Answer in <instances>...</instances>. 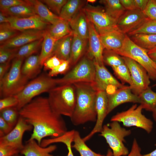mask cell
Here are the masks:
<instances>
[{"label":"cell","instance_id":"c3c4849f","mask_svg":"<svg viewBox=\"0 0 156 156\" xmlns=\"http://www.w3.org/2000/svg\"><path fill=\"white\" fill-rule=\"evenodd\" d=\"M29 3L28 0H0V10Z\"/></svg>","mask_w":156,"mask_h":156},{"label":"cell","instance_id":"52a82bcc","mask_svg":"<svg viewBox=\"0 0 156 156\" xmlns=\"http://www.w3.org/2000/svg\"><path fill=\"white\" fill-rule=\"evenodd\" d=\"M111 122L103 125L99 135L105 140L113 156H127L129 152L124 142L125 138L131 134V131L122 127L118 122Z\"/></svg>","mask_w":156,"mask_h":156},{"label":"cell","instance_id":"f5cc1de1","mask_svg":"<svg viewBox=\"0 0 156 156\" xmlns=\"http://www.w3.org/2000/svg\"><path fill=\"white\" fill-rule=\"evenodd\" d=\"M120 1L126 10H130L137 9L134 0H120Z\"/></svg>","mask_w":156,"mask_h":156},{"label":"cell","instance_id":"b9f144b4","mask_svg":"<svg viewBox=\"0 0 156 156\" xmlns=\"http://www.w3.org/2000/svg\"><path fill=\"white\" fill-rule=\"evenodd\" d=\"M19 48H8L0 46V63L10 62L15 57Z\"/></svg>","mask_w":156,"mask_h":156},{"label":"cell","instance_id":"60d3db41","mask_svg":"<svg viewBox=\"0 0 156 156\" xmlns=\"http://www.w3.org/2000/svg\"><path fill=\"white\" fill-rule=\"evenodd\" d=\"M74 131V130H72L67 131L62 135L54 139L55 143H62L66 145L68 150L67 155L66 156H74L72 149Z\"/></svg>","mask_w":156,"mask_h":156},{"label":"cell","instance_id":"ee69618b","mask_svg":"<svg viewBox=\"0 0 156 156\" xmlns=\"http://www.w3.org/2000/svg\"><path fill=\"white\" fill-rule=\"evenodd\" d=\"M70 68L69 60H65L62 64L50 70L48 75L49 77H52L59 74H65L70 70Z\"/></svg>","mask_w":156,"mask_h":156},{"label":"cell","instance_id":"9c48e42d","mask_svg":"<svg viewBox=\"0 0 156 156\" xmlns=\"http://www.w3.org/2000/svg\"><path fill=\"white\" fill-rule=\"evenodd\" d=\"M143 109L141 104L138 106L135 104L127 110L113 116L110 121L121 122L127 127H135L140 128L149 133L153 129V122L142 114Z\"/></svg>","mask_w":156,"mask_h":156},{"label":"cell","instance_id":"7dc6e473","mask_svg":"<svg viewBox=\"0 0 156 156\" xmlns=\"http://www.w3.org/2000/svg\"><path fill=\"white\" fill-rule=\"evenodd\" d=\"M64 61L60 59L55 55H53L47 59L44 63V70H51L62 64Z\"/></svg>","mask_w":156,"mask_h":156},{"label":"cell","instance_id":"f6af8a7d","mask_svg":"<svg viewBox=\"0 0 156 156\" xmlns=\"http://www.w3.org/2000/svg\"><path fill=\"white\" fill-rule=\"evenodd\" d=\"M142 12L147 17L156 21V0H148Z\"/></svg>","mask_w":156,"mask_h":156},{"label":"cell","instance_id":"5bb4252c","mask_svg":"<svg viewBox=\"0 0 156 156\" xmlns=\"http://www.w3.org/2000/svg\"><path fill=\"white\" fill-rule=\"evenodd\" d=\"M107 107L108 97L107 93L104 91H97L95 100L97 115L96 123L91 131L83 138L85 142L89 140L95 134L100 133L102 130L104 120L108 115Z\"/></svg>","mask_w":156,"mask_h":156},{"label":"cell","instance_id":"91938a15","mask_svg":"<svg viewBox=\"0 0 156 156\" xmlns=\"http://www.w3.org/2000/svg\"><path fill=\"white\" fill-rule=\"evenodd\" d=\"M152 112L153 119L156 122V106L152 111Z\"/></svg>","mask_w":156,"mask_h":156},{"label":"cell","instance_id":"9f6ffc18","mask_svg":"<svg viewBox=\"0 0 156 156\" xmlns=\"http://www.w3.org/2000/svg\"><path fill=\"white\" fill-rule=\"evenodd\" d=\"M148 54L150 58L156 64V47L148 51Z\"/></svg>","mask_w":156,"mask_h":156},{"label":"cell","instance_id":"5b68a950","mask_svg":"<svg viewBox=\"0 0 156 156\" xmlns=\"http://www.w3.org/2000/svg\"><path fill=\"white\" fill-rule=\"evenodd\" d=\"M96 68L93 59L86 53L81 59L62 77L56 79L57 85L73 84L94 81Z\"/></svg>","mask_w":156,"mask_h":156},{"label":"cell","instance_id":"9a60e30c","mask_svg":"<svg viewBox=\"0 0 156 156\" xmlns=\"http://www.w3.org/2000/svg\"><path fill=\"white\" fill-rule=\"evenodd\" d=\"M146 18L139 10H126L118 19L117 26L122 33L128 34L139 27Z\"/></svg>","mask_w":156,"mask_h":156},{"label":"cell","instance_id":"d6986e66","mask_svg":"<svg viewBox=\"0 0 156 156\" xmlns=\"http://www.w3.org/2000/svg\"><path fill=\"white\" fill-rule=\"evenodd\" d=\"M45 30H30L21 32L14 38L0 45V46L8 48H20L42 38Z\"/></svg>","mask_w":156,"mask_h":156},{"label":"cell","instance_id":"7c38bea8","mask_svg":"<svg viewBox=\"0 0 156 156\" xmlns=\"http://www.w3.org/2000/svg\"><path fill=\"white\" fill-rule=\"evenodd\" d=\"M94 62L96 73L94 81L92 83L97 91H105L108 95L125 86L118 81L104 65H100Z\"/></svg>","mask_w":156,"mask_h":156},{"label":"cell","instance_id":"681fc988","mask_svg":"<svg viewBox=\"0 0 156 156\" xmlns=\"http://www.w3.org/2000/svg\"><path fill=\"white\" fill-rule=\"evenodd\" d=\"M21 150L15 147L8 146H0V156H12L19 154Z\"/></svg>","mask_w":156,"mask_h":156},{"label":"cell","instance_id":"7bdbcfd3","mask_svg":"<svg viewBox=\"0 0 156 156\" xmlns=\"http://www.w3.org/2000/svg\"><path fill=\"white\" fill-rule=\"evenodd\" d=\"M55 14L59 16L61 10L67 0H40Z\"/></svg>","mask_w":156,"mask_h":156},{"label":"cell","instance_id":"4316f807","mask_svg":"<svg viewBox=\"0 0 156 156\" xmlns=\"http://www.w3.org/2000/svg\"><path fill=\"white\" fill-rule=\"evenodd\" d=\"M87 0H68L63 7L60 18L69 22L86 5Z\"/></svg>","mask_w":156,"mask_h":156},{"label":"cell","instance_id":"6125c7cd","mask_svg":"<svg viewBox=\"0 0 156 156\" xmlns=\"http://www.w3.org/2000/svg\"><path fill=\"white\" fill-rule=\"evenodd\" d=\"M96 0H87V2L91 3H94L96 1Z\"/></svg>","mask_w":156,"mask_h":156},{"label":"cell","instance_id":"ab89813d","mask_svg":"<svg viewBox=\"0 0 156 156\" xmlns=\"http://www.w3.org/2000/svg\"><path fill=\"white\" fill-rule=\"evenodd\" d=\"M115 74L122 82L131 85L132 81L129 69L124 63L119 66L112 67Z\"/></svg>","mask_w":156,"mask_h":156},{"label":"cell","instance_id":"db71d44e","mask_svg":"<svg viewBox=\"0 0 156 156\" xmlns=\"http://www.w3.org/2000/svg\"><path fill=\"white\" fill-rule=\"evenodd\" d=\"M10 62L0 64V81H1L9 70L11 64Z\"/></svg>","mask_w":156,"mask_h":156},{"label":"cell","instance_id":"8fae6325","mask_svg":"<svg viewBox=\"0 0 156 156\" xmlns=\"http://www.w3.org/2000/svg\"><path fill=\"white\" fill-rule=\"evenodd\" d=\"M83 9L89 20L99 33L118 29L117 21L108 15L104 9L87 4Z\"/></svg>","mask_w":156,"mask_h":156},{"label":"cell","instance_id":"277c9868","mask_svg":"<svg viewBox=\"0 0 156 156\" xmlns=\"http://www.w3.org/2000/svg\"><path fill=\"white\" fill-rule=\"evenodd\" d=\"M24 59L14 58L8 72L0 81L1 98L16 95L28 83L29 80L23 75L21 71Z\"/></svg>","mask_w":156,"mask_h":156},{"label":"cell","instance_id":"94428289","mask_svg":"<svg viewBox=\"0 0 156 156\" xmlns=\"http://www.w3.org/2000/svg\"><path fill=\"white\" fill-rule=\"evenodd\" d=\"M105 156H113L112 151L110 149L108 150L106 155Z\"/></svg>","mask_w":156,"mask_h":156},{"label":"cell","instance_id":"836d02e7","mask_svg":"<svg viewBox=\"0 0 156 156\" xmlns=\"http://www.w3.org/2000/svg\"><path fill=\"white\" fill-rule=\"evenodd\" d=\"M138 96L143 109L152 112L156 106V92L149 86Z\"/></svg>","mask_w":156,"mask_h":156},{"label":"cell","instance_id":"6f0895ef","mask_svg":"<svg viewBox=\"0 0 156 156\" xmlns=\"http://www.w3.org/2000/svg\"><path fill=\"white\" fill-rule=\"evenodd\" d=\"M9 23L8 17L1 12H0V24Z\"/></svg>","mask_w":156,"mask_h":156},{"label":"cell","instance_id":"603a6c76","mask_svg":"<svg viewBox=\"0 0 156 156\" xmlns=\"http://www.w3.org/2000/svg\"><path fill=\"white\" fill-rule=\"evenodd\" d=\"M83 8L69 22L73 32L82 38L88 40L89 20Z\"/></svg>","mask_w":156,"mask_h":156},{"label":"cell","instance_id":"cb8c5ba5","mask_svg":"<svg viewBox=\"0 0 156 156\" xmlns=\"http://www.w3.org/2000/svg\"><path fill=\"white\" fill-rule=\"evenodd\" d=\"M39 55H33L27 57L23 64L21 71L22 74L28 80L37 77L41 71Z\"/></svg>","mask_w":156,"mask_h":156},{"label":"cell","instance_id":"8d00e7d4","mask_svg":"<svg viewBox=\"0 0 156 156\" xmlns=\"http://www.w3.org/2000/svg\"><path fill=\"white\" fill-rule=\"evenodd\" d=\"M21 32L13 27L9 23L0 24V45L14 38Z\"/></svg>","mask_w":156,"mask_h":156},{"label":"cell","instance_id":"484cf974","mask_svg":"<svg viewBox=\"0 0 156 156\" xmlns=\"http://www.w3.org/2000/svg\"><path fill=\"white\" fill-rule=\"evenodd\" d=\"M36 15L45 22L52 24L60 18L51 11L40 0H29Z\"/></svg>","mask_w":156,"mask_h":156},{"label":"cell","instance_id":"83f0119b","mask_svg":"<svg viewBox=\"0 0 156 156\" xmlns=\"http://www.w3.org/2000/svg\"><path fill=\"white\" fill-rule=\"evenodd\" d=\"M46 30L53 37L57 40L73 32L69 22L60 18L49 25Z\"/></svg>","mask_w":156,"mask_h":156},{"label":"cell","instance_id":"ac0fdd59","mask_svg":"<svg viewBox=\"0 0 156 156\" xmlns=\"http://www.w3.org/2000/svg\"><path fill=\"white\" fill-rule=\"evenodd\" d=\"M8 17L11 25L21 32L30 30H45L50 24L42 21L36 14L24 18Z\"/></svg>","mask_w":156,"mask_h":156},{"label":"cell","instance_id":"30bf717a","mask_svg":"<svg viewBox=\"0 0 156 156\" xmlns=\"http://www.w3.org/2000/svg\"><path fill=\"white\" fill-rule=\"evenodd\" d=\"M122 57L131 75L132 84L129 86L131 91L138 96L149 86L150 77L146 70L138 63L129 57Z\"/></svg>","mask_w":156,"mask_h":156},{"label":"cell","instance_id":"680465c9","mask_svg":"<svg viewBox=\"0 0 156 156\" xmlns=\"http://www.w3.org/2000/svg\"><path fill=\"white\" fill-rule=\"evenodd\" d=\"M144 156H156V149L152 152L145 154Z\"/></svg>","mask_w":156,"mask_h":156},{"label":"cell","instance_id":"44dd1931","mask_svg":"<svg viewBox=\"0 0 156 156\" xmlns=\"http://www.w3.org/2000/svg\"><path fill=\"white\" fill-rule=\"evenodd\" d=\"M73 32V37L69 59L71 67H73L81 59L88 49V40L84 39Z\"/></svg>","mask_w":156,"mask_h":156},{"label":"cell","instance_id":"3957f363","mask_svg":"<svg viewBox=\"0 0 156 156\" xmlns=\"http://www.w3.org/2000/svg\"><path fill=\"white\" fill-rule=\"evenodd\" d=\"M48 93L47 98L53 110L59 115L70 118L76 103V91L74 84L56 86Z\"/></svg>","mask_w":156,"mask_h":156},{"label":"cell","instance_id":"74e56055","mask_svg":"<svg viewBox=\"0 0 156 156\" xmlns=\"http://www.w3.org/2000/svg\"><path fill=\"white\" fill-rule=\"evenodd\" d=\"M0 111V117L14 128L17 123L20 116L19 111L17 107L7 108Z\"/></svg>","mask_w":156,"mask_h":156},{"label":"cell","instance_id":"11a10c76","mask_svg":"<svg viewBox=\"0 0 156 156\" xmlns=\"http://www.w3.org/2000/svg\"><path fill=\"white\" fill-rule=\"evenodd\" d=\"M137 9L142 11L146 7L148 0H134Z\"/></svg>","mask_w":156,"mask_h":156},{"label":"cell","instance_id":"816d5d0a","mask_svg":"<svg viewBox=\"0 0 156 156\" xmlns=\"http://www.w3.org/2000/svg\"><path fill=\"white\" fill-rule=\"evenodd\" d=\"M127 156H144L141 153V148L135 138H134L130 151Z\"/></svg>","mask_w":156,"mask_h":156},{"label":"cell","instance_id":"f907efd6","mask_svg":"<svg viewBox=\"0 0 156 156\" xmlns=\"http://www.w3.org/2000/svg\"><path fill=\"white\" fill-rule=\"evenodd\" d=\"M13 127L0 117V136H3L9 133Z\"/></svg>","mask_w":156,"mask_h":156},{"label":"cell","instance_id":"4fadbf2b","mask_svg":"<svg viewBox=\"0 0 156 156\" xmlns=\"http://www.w3.org/2000/svg\"><path fill=\"white\" fill-rule=\"evenodd\" d=\"M32 129V126L20 116L17 123L12 130L7 134L0 137V146H10L21 151L24 146L23 143L24 134Z\"/></svg>","mask_w":156,"mask_h":156},{"label":"cell","instance_id":"ba28073f","mask_svg":"<svg viewBox=\"0 0 156 156\" xmlns=\"http://www.w3.org/2000/svg\"><path fill=\"white\" fill-rule=\"evenodd\" d=\"M148 51L135 44L126 34L122 47L115 52L136 61L146 70L150 79L156 80V64L148 56Z\"/></svg>","mask_w":156,"mask_h":156},{"label":"cell","instance_id":"d590c367","mask_svg":"<svg viewBox=\"0 0 156 156\" xmlns=\"http://www.w3.org/2000/svg\"><path fill=\"white\" fill-rule=\"evenodd\" d=\"M140 34H156V21L147 17L139 27L128 34L131 36Z\"/></svg>","mask_w":156,"mask_h":156},{"label":"cell","instance_id":"d4e9b609","mask_svg":"<svg viewBox=\"0 0 156 156\" xmlns=\"http://www.w3.org/2000/svg\"><path fill=\"white\" fill-rule=\"evenodd\" d=\"M73 37V32L58 40L56 42L53 55H55L60 59H69Z\"/></svg>","mask_w":156,"mask_h":156},{"label":"cell","instance_id":"7402d4cb","mask_svg":"<svg viewBox=\"0 0 156 156\" xmlns=\"http://www.w3.org/2000/svg\"><path fill=\"white\" fill-rule=\"evenodd\" d=\"M57 148L56 145L41 146L34 140H28L24 145L20 153L24 156H54L51 153Z\"/></svg>","mask_w":156,"mask_h":156},{"label":"cell","instance_id":"d6a6232c","mask_svg":"<svg viewBox=\"0 0 156 156\" xmlns=\"http://www.w3.org/2000/svg\"><path fill=\"white\" fill-rule=\"evenodd\" d=\"M130 38L135 44L148 51L156 47V34H137Z\"/></svg>","mask_w":156,"mask_h":156},{"label":"cell","instance_id":"2e32d148","mask_svg":"<svg viewBox=\"0 0 156 156\" xmlns=\"http://www.w3.org/2000/svg\"><path fill=\"white\" fill-rule=\"evenodd\" d=\"M88 49L86 54L99 65H104L103 53L104 48L99 33L94 26L89 20L88 22Z\"/></svg>","mask_w":156,"mask_h":156},{"label":"cell","instance_id":"f1b7e54d","mask_svg":"<svg viewBox=\"0 0 156 156\" xmlns=\"http://www.w3.org/2000/svg\"><path fill=\"white\" fill-rule=\"evenodd\" d=\"M28 4L18 5L7 9L0 10L7 17L24 18L36 15L33 7L29 2Z\"/></svg>","mask_w":156,"mask_h":156},{"label":"cell","instance_id":"4dcf8cb0","mask_svg":"<svg viewBox=\"0 0 156 156\" xmlns=\"http://www.w3.org/2000/svg\"><path fill=\"white\" fill-rule=\"evenodd\" d=\"M99 2L104 5L105 12L117 21L126 10L120 0H101Z\"/></svg>","mask_w":156,"mask_h":156},{"label":"cell","instance_id":"e575fe53","mask_svg":"<svg viewBox=\"0 0 156 156\" xmlns=\"http://www.w3.org/2000/svg\"><path fill=\"white\" fill-rule=\"evenodd\" d=\"M43 40V37L21 47L18 50L15 57L24 59L33 55L38 50Z\"/></svg>","mask_w":156,"mask_h":156},{"label":"cell","instance_id":"7a4b0ae2","mask_svg":"<svg viewBox=\"0 0 156 156\" xmlns=\"http://www.w3.org/2000/svg\"><path fill=\"white\" fill-rule=\"evenodd\" d=\"M76 99L75 108L70 118L72 123L78 126L96 120L95 100L97 91L92 83H75Z\"/></svg>","mask_w":156,"mask_h":156},{"label":"cell","instance_id":"f546056e","mask_svg":"<svg viewBox=\"0 0 156 156\" xmlns=\"http://www.w3.org/2000/svg\"><path fill=\"white\" fill-rule=\"evenodd\" d=\"M57 40L53 37L45 30L43 36L41 51L39 55L40 63L42 66L47 59L52 56L55 44Z\"/></svg>","mask_w":156,"mask_h":156},{"label":"cell","instance_id":"e0dca14e","mask_svg":"<svg viewBox=\"0 0 156 156\" xmlns=\"http://www.w3.org/2000/svg\"><path fill=\"white\" fill-rule=\"evenodd\" d=\"M107 114L118 105L126 103H140L138 96L134 94L130 86L124 87L117 90L114 93L107 95Z\"/></svg>","mask_w":156,"mask_h":156},{"label":"cell","instance_id":"f35d334b","mask_svg":"<svg viewBox=\"0 0 156 156\" xmlns=\"http://www.w3.org/2000/svg\"><path fill=\"white\" fill-rule=\"evenodd\" d=\"M103 60L104 63L112 67L125 63L122 57L114 51L105 49L103 53Z\"/></svg>","mask_w":156,"mask_h":156},{"label":"cell","instance_id":"8992f818","mask_svg":"<svg viewBox=\"0 0 156 156\" xmlns=\"http://www.w3.org/2000/svg\"><path fill=\"white\" fill-rule=\"evenodd\" d=\"M57 85L56 79L42 74L28 83L23 89L15 96L18 103L16 107L19 111L40 94L49 92Z\"/></svg>","mask_w":156,"mask_h":156},{"label":"cell","instance_id":"6da1fadb","mask_svg":"<svg viewBox=\"0 0 156 156\" xmlns=\"http://www.w3.org/2000/svg\"><path fill=\"white\" fill-rule=\"evenodd\" d=\"M20 116L33 127L29 140L40 145L44 138L60 137L67 131L62 116L51 108L48 98L38 96L19 110Z\"/></svg>","mask_w":156,"mask_h":156},{"label":"cell","instance_id":"ffe728a7","mask_svg":"<svg viewBox=\"0 0 156 156\" xmlns=\"http://www.w3.org/2000/svg\"><path fill=\"white\" fill-rule=\"evenodd\" d=\"M99 33L104 49L115 52L122 47L126 35L118 29Z\"/></svg>","mask_w":156,"mask_h":156},{"label":"cell","instance_id":"be15d7a7","mask_svg":"<svg viewBox=\"0 0 156 156\" xmlns=\"http://www.w3.org/2000/svg\"><path fill=\"white\" fill-rule=\"evenodd\" d=\"M12 156H21V155H20L19 154H17L15 155Z\"/></svg>","mask_w":156,"mask_h":156},{"label":"cell","instance_id":"bcb514c9","mask_svg":"<svg viewBox=\"0 0 156 156\" xmlns=\"http://www.w3.org/2000/svg\"><path fill=\"white\" fill-rule=\"evenodd\" d=\"M18 103V99L15 96L2 98L0 100V111L7 108L16 107Z\"/></svg>","mask_w":156,"mask_h":156},{"label":"cell","instance_id":"1f68e13d","mask_svg":"<svg viewBox=\"0 0 156 156\" xmlns=\"http://www.w3.org/2000/svg\"><path fill=\"white\" fill-rule=\"evenodd\" d=\"M72 148H75L80 154L81 156H105L96 153L92 150L86 144L80 136L79 132L75 130L74 133Z\"/></svg>","mask_w":156,"mask_h":156}]
</instances>
